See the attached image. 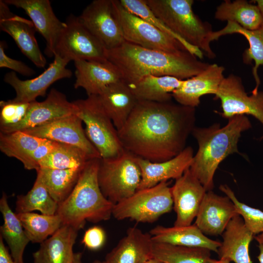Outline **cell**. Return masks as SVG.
<instances>
[{
    "mask_svg": "<svg viewBox=\"0 0 263 263\" xmlns=\"http://www.w3.org/2000/svg\"><path fill=\"white\" fill-rule=\"evenodd\" d=\"M195 108L170 101H138L118 131L126 150L152 162L170 159L185 148L195 128Z\"/></svg>",
    "mask_w": 263,
    "mask_h": 263,
    "instance_id": "obj_1",
    "label": "cell"
},
{
    "mask_svg": "<svg viewBox=\"0 0 263 263\" xmlns=\"http://www.w3.org/2000/svg\"><path fill=\"white\" fill-rule=\"evenodd\" d=\"M105 56L117 67L129 85L149 75L185 80L203 72L210 64L188 51L169 53L126 41L117 47L105 50Z\"/></svg>",
    "mask_w": 263,
    "mask_h": 263,
    "instance_id": "obj_2",
    "label": "cell"
},
{
    "mask_svg": "<svg viewBox=\"0 0 263 263\" xmlns=\"http://www.w3.org/2000/svg\"><path fill=\"white\" fill-rule=\"evenodd\" d=\"M251 127L246 116L237 115L229 118L223 127L215 123L208 127L194 128L192 134L198 149L189 169L207 191L214 188V176L219 164L228 155L239 153L238 143L241 134Z\"/></svg>",
    "mask_w": 263,
    "mask_h": 263,
    "instance_id": "obj_3",
    "label": "cell"
},
{
    "mask_svg": "<svg viewBox=\"0 0 263 263\" xmlns=\"http://www.w3.org/2000/svg\"><path fill=\"white\" fill-rule=\"evenodd\" d=\"M100 159L88 161L70 194L58 204L56 214L63 225L78 230L86 221L98 223L108 220L113 215L114 204L104 196L98 183Z\"/></svg>",
    "mask_w": 263,
    "mask_h": 263,
    "instance_id": "obj_4",
    "label": "cell"
},
{
    "mask_svg": "<svg viewBox=\"0 0 263 263\" xmlns=\"http://www.w3.org/2000/svg\"><path fill=\"white\" fill-rule=\"evenodd\" d=\"M154 15L188 44L208 58L215 54L210 47L213 33L210 23L203 21L193 11V0H145Z\"/></svg>",
    "mask_w": 263,
    "mask_h": 263,
    "instance_id": "obj_5",
    "label": "cell"
},
{
    "mask_svg": "<svg viewBox=\"0 0 263 263\" xmlns=\"http://www.w3.org/2000/svg\"><path fill=\"white\" fill-rule=\"evenodd\" d=\"M76 115L85 124L86 135L99 152L101 158L108 159L121 154L124 149L118 131L103 108L98 95L73 101Z\"/></svg>",
    "mask_w": 263,
    "mask_h": 263,
    "instance_id": "obj_6",
    "label": "cell"
},
{
    "mask_svg": "<svg viewBox=\"0 0 263 263\" xmlns=\"http://www.w3.org/2000/svg\"><path fill=\"white\" fill-rule=\"evenodd\" d=\"M141 176L137 157L125 150L115 157L100 160L99 185L104 196L114 205L137 190Z\"/></svg>",
    "mask_w": 263,
    "mask_h": 263,
    "instance_id": "obj_7",
    "label": "cell"
},
{
    "mask_svg": "<svg viewBox=\"0 0 263 263\" xmlns=\"http://www.w3.org/2000/svg\"><path fill=\"white\" fill-rule=\"evenodd\" d=\"M173 206L170 187L167 181H162L153 187L138 189L115 204L113 216L118 220L129 219L151 223L170 212Z\"/></svg>",
    "mask_w": 263,
    "mask_h": 263,
    "instance_id": "obj_8",
    "label": "cell"
},
{
    "mask_svg": "<svg viewBox=\"0 0 263 263\" xmlns=\"http://www.w3.org/2000/svg\"><path fill=\"white\" fill-rule=\"evenodd\" d=\"M112 3L114 14L126 41L143 48L169 53L188 51L176 38L128 11L119 0H112Z\"/></svg>",
    "mask_w": 263,
    "mask_h": 263,
    "instance_id": "obj_9",
    "label": "cell"
},
{
    "mask_svg": "<svg viewBox=\"0 0 263 263\" xmlns=\"http://www.w3.org/2000/svg\"><path fill=\"white\" fill-rule=\"evenodd\" d=\"M56 41L54 55L71 61L106 59L105 48L81 23L78 17L70 15Z\"/></svg>",
    "mask_w": 263,
    "mask_h": 263,
    "instance_id": "obj_10",
    "label": "cell"
},
{
    "mask_svg": "<svg viewBox=\"0 0 263 263\" xmlns=\"http://www.w3.org/2000/svg\"><path fill=\"white\" fill-rule=\"evenodd\" d=\"M215 96L221 101L224 117L229 119L237 115L249 114L263 125V91L248 95L239 76L230 74L225 77Z\"/></svg>",
    "mask_w": 263,
    "mask_h": 263,
    "instance_id": "obj_11",
    "label": "cell"
},
{
    "mask_svg": "<svg viewBox=\"0 0 263 263\" xmlns=\"http://www.w3.org/2000/svg\"><path fill=\"white\" fill-rule=\"evenodd\" d=\"M78 18L106 50L117 47L125 41L114 14L112 0H93Z\"/></svg>",
    "mask_w": 263,
    "mask_h": 263,
    "instance_id": "obj_12",
    "label": "cell"
},
{
    "mask_svg": "<svg viewBox=\"0 0 263 263\" xmlns=\"http://www.w3.org/2000/svg\"><path fill=\"white\" fill-rule=\"evenodd\" d=\"M82 120L75 114L57 119L43 125L22 132L31 135L77 147L91 159L101 158L87 137Z\"/></svg>",
    "mask_w": 263,
    "mask_h": 263,
    "instance_id": "obj_13",
    "label": "cell"
},
{
    "mask_svg": "<svg viewBox=\"0 0 263 263\" xmlns=\"http://www.w3.org/2000/svg\"><path fill=\"white\" fill-rule=\"evenodd\" d=\"M68 63L67 60L54 55L53 62L38 76L21 80L15 72L11 71L5 75L4 81L15 90L16 94L14 100L33 102L37 97L45 95L48 88L56 81L72 76V71L66 68Z\"/></svg>",
    "mask_w": 263,
    "mask_h": 263,
    "instance_id": "obj_14",
    "label": "cell"
},
{
    "mask_svg": "<svg viewBox=\"0 0 263 263\" xmlns=\"http://www.w3.org/2000/svg\"><path fill=\"white\" fill-rule=\"evenodd\" d=\"M3 0H0V29L11 36L21 53L37 67L44 68L46 59L35 37L36 27L31 20L13 13Z\"/></svg>",
    "mask_w": 263,
    "mask_h": 263,
    "instance_id": "obj_15",
    "label": "cell"
},
{
    "mask_svg": "<svg viewBox=\"0 0 263 263\" xmlns=\"http://www.w3.org/2000/svg\"><path fill=\"white\" fill-rule=\"evenodd\" d=\"M170 189L173 207L176 214L174 226L191 225L197 216L206 189L189 169L175 180Z\"/></svg>",
    "mask_w": 263,
    "mask_h": 263,
    "instance_id": "obj_16",
    "label": "cell"
},
{
    "mask_svg": "<svg viewBox=\"0 0 263 263\" xmlns=\"http://www.w3.org/2000/svg\"><path fill=\"white\" fill-rule=\"evenodd\" d=\"M75 103L69 102L66 95L56 89H52L43 101L30 103L23 120L3 133H9L40 126L57 119L72 114H76Z\"/></svg>",
    "mask_w": 263,
    "mask_h": 263,
    "instance_id": "obj_17",
    "label": "cell"
},
{
    "mask_svg": "<svg viewBox=\"0 0 263 263\" xmlns=\"http://www.w3.org/2000/svg\"><path fill=\"white\" fill-rule=\"evenodd\" d=\"M8 5L22 9L46 42L45 54L54 56L58 36L65 26L55 15L49 0H3Z\"/></svg>",
    "mask_w": 263,
    "mask_h": 263,
    "instance_id": "obj_18",
    "label": "cell"
},
{
    "mask_svg": "<svg viewBox=\"0 0 263 263\" xmlns=\"http://www.w3.org/2000/svg\"><path fill=\"white\" fill-rule=\"evenodd\" d=\"M237 214L235 206L227 196L212 190L205 193L196 217L195 225L205 235H222L231 219Z\"/></svg>",
    "mask_w": 263,
    "mask_h": 263,
    "instance_id": "obj_19",
    "label": "cell"
},
{
    "mask_svg": "<svg viewBox=\"0 0 263 263\" xmlns=\"http://www.w3.org/2000/svg\"><path fill=\"white\" fill-rule=\"evenodd\" d=\"M74 63L75 68L74 87L84 89L88 96L98 95L110 84L124 80L117 67L106 58L77 60Z\"/></svg>",
    "mask_w": 263,
    "mask_h": 263,
    "instance_id": "obj_20",
    "label": "cell"
},
{
    "mask_svg": "<svg viewBox=\"0 0 263 263\" xmlns=\"http://www.w3.org/2000/svg\"><path fill=\"white\" fill-rule=\"evenodd\" d=\"M224 71L222 66L210 64L203 72L184 80L180 87L172 93V98L181 105L195 108L200 104L202 96L216 94L225 78Z\"/></svg>",
    "mask_w": 263,
    "mask_h": 263,
    "instance_id": "obj_21",
    "label": "cell"
},
{
    "mask_svg": "<svg viewBox=\"0 0 263 263\" xmlns=\"http://www.w3.org/2000/svg\"><path fill=\"white\" fill-rule=\"evenodd\" d=\"M193 156V150L188 146L175 157L161 162H152L137 157L142 175L137 190L153 187L170 179L179 178L189 169Z\"/></svg>",
    "mask_w": 263,
    "mask_h": 263,
    "instance_id": "obj_22",
    "label": "cell"
},
{
    "mask_svg": "<svg viewBox=\"0 0 263 263\" xmlns=\"http://www.w3.org/2000/svg\"><path fill=\"white\" fill-rule=\"evenodd\" d=\"M153 241L149 233L133 226L129 228L126 234L106 256L111 263H147L152 258Z\"/></svg>",
    "mask_w": 263,
    "mask_h": 263,
    "instance_id": "obj_23",
    "label": "cell"
},
{
    "mask_svg": "<svg viewBox=\"0 0 263 263\" xmlns=\"http://www.w3.org/2000/svg\"><path fill=\"white\" fill-rule=\"evenodd\" d=\"M222 235L223 241L217 253L219 259L234 263H252L249 247L254 235L239 214L231 219Z\"/></svg>",
    "mask_w": 263,
    "mask_h": 263,
    "instance_id": "obj_24",
    "label": "cell"
},
{
    "mask_svg": "<svg viewBox=\"0 0 263 263\" xmlns=\"http://www.w3.org/2000/svg\"><path fill=\"white\" fill-rule=\"evenodd\" d=\"M77 231L72 226L63 225L33 253L34 263H72Z\"/></svg>",
    "mask_w": 263,
    "mask_h": 263,
    "instance_id": "obj_25",
    "label": "cell"
},
{
    "mask_svg": "<svg viewBox=\"0 0 263 263\" xmlns=\"http://www.w3.org/2000/svg\"><path fill=\"white\" fill-rule=\"evenodd\" d=\"M100 101L117 131L125 125L138 100L124 80L105 87L98 94Z\"/></svg>",
    "mask_w": 263,
    "mask_h": 263,
    "instance_id": "obj_26",
    "label": "cell"
},
{
    "mask_svg": "<svg viewBox=\"0 0 263 263\" xmlns=\"http://www.w3.org/2000/svg\"><path fill=\"white\" fill-rule=\"evenodd\" d=\"M149 233L154 242L205 248L216 253L221 244L220 242L207 237L195 224L172 227L158 225Z\"/></svg>",
    "mask_w": 263,
    "mask_h": 263,
    "instance_id": "obj_27",
    "label": "cell"
},
{
    "mask_svg": "<svg viewBox=\"0 0 263 263\" xmlns=\"http://www.w3.org/2000/svg\"><path fill=\"white\" fill-rule=\"evenodd\" d=\"M183 82L172 76L149 75L128 85L138 101L166 102L171 101L172 93Z\"/></svg>",
    "mask_w": 263,
    "mask_h": 263,
    "instance_id": "obj_28",
    "label": "cell"
},
{
    "mask_svg": "<svg viewBox=\"0 0 263 263\" xmlns=\"http://www.w3.org/2000/svg\"><path fill=\"white\" fill-rule=\"evenodd\" d=\"M236 33L243 35L249 43V48L245 49L243 54V60L245 64H251L253 61L254 62L252 74L256 85L252 93H256L260 84L258 69L260 65H263V24L257 29L250 30L242 27L234 22L227 21L224 28L213 32L211 40L213 41L222 36Z\"/></svg>",
    "mask_w": 263,
    "mask_h": 263,
    "instance_id": "obj_29",
    "label": "cell"
},
{
    "mask_svg": "<svg viewBox=\"0 0 263 263\" xmlns=\"http://www.w3.org/2000/svg\"><path fill=\"white\" fill-rule=\"evenodd\" d=\"M0 211L4 221L0 226V235L8 244L15 263H24V251L30 240L17 214L13 212L9 206L7 197L4 193L0 200Z\"/></svg>",
    "mask_w": 263,
    "mask_h": 263,
    "instance_id": "obj_30",
    "label": "cell"
},
{
    "mask_svg": "<svg viewBox=\"0 0 263 263\" xmlns=\"http://www.w3.org/2000/svg\"><path fill=\"white\" fill-rule=\"evenodd\" d=\"M215 18L221 21H232L250 30L263 24V19L257 5L245 0H225L216 8Z\"/></svg>",
    "mask_w": 263,
    "mask_h": 263,
    "instance_id": "obj_31",
    "label": "cell"
},
{
    "mask_svg": "<svg viewBox=\"0 0 263 263\" xmlns=\"http://www.w3.org/2000/svg\"><path fill=\"white\" fill-rule=\"evenodd\" d=\"M211 251L202 247H188L153 243L152 255L163 263H213Z\"/></svg>",
    "mask_w": 263,
    "mask_h": 263,
    "instance_id": "obj_32",
    "label": "cell"
},
{
    "mask_svg": "<svg viewBox=\"0 0 263 263\" xmlns=\"http://www.w3.org/2000/svg\"><path fill=\"white\" fill-rule=\"evenodd\" d=\"M83 168L66 169L40 168L37 172L51 196L59 204L72 191Z\"/></svg>",
    "mask_w": 263,
    "mask_h": 263,
    "instance_id": "obj_33",
    "label": "cell"
},
{
    "mask_svg": "<svg viewBox=\"0 0 263 263\" xmlns=\"http://www.w3.org/2000/svg\"><path fill=\"white\" fill-rule=\"evenodd\" d=\"M58 204L52 198L41 178L37 175L34 184L25 195L17 196L16 213L38 210L41 214L52 215L56 213Z\"/></svg>",
    "mask_w": 263,
    "mask_h": 263,
    "instance_id": "obj_34",
    "label": "cell"
},
{
    "mask_svg": "<svg viewBox=\"0 0 263 263\" xmlns=\"http://www.w3.org/2000/svg\"><path fill=\"white\" fill-rule=\"evenodd\" d=\"M30 242L41 243L52 235L62 225L56 214L52 215L33 212L16 213Z\"/></svg>",
    "mask_w": 263,
    "mask_h": 263,
    "instance_id": "obj_35",
    "label": "cell"
},
{
    "mask_svg": "<svg viewBox=\"0 0 263 263\" xmlns=\"http://www.w3.org/2000/svg\"><path fill=\"white\" fill-rule=\"evenodd\" d=\"M91 158L82 149L59 143L58 146L39 163L40 168L66 169L82 168Z\"/></svg>",
    "mask_w": 263,
    "mask_h": 263,
    "instance_id": "obj_36",
    "label": "cell"
},
{
    "mask_svg": "<svg viewBox=\"0 0 263 263\" xmlns=\"http://www.w3.org/2000/svg\"><path fill=\"white\" fill-rule=\"evenodd\" d=\"M46 140L22 131L9 133L0 132V150L6 156L15 158L22 163L27 157Z\"/></svg>",
    "mask_w": 263,
    "mask_h": 263,
    "instance_id": "obj_37",
    "label": "cell"
},
{
    "mask_svg": "<svg viewBox=\"0 0 263 263\" xmlns=\"http://www.w3.org/2000/svg\"><path fill=\"white\" fill-rule=\"evenodd\" d=\"M122 5L130 12L145 20L162 32L173 37L181 42L191 53L200 59L203 57V53L199 49L188 44L169 28L157 18L147 4L145 0H120Z\"/></svg>",
    "mask_w": 263,
    "mask_h": 263,
    "instance_id": "obj_38",
    "label": "cell"
},
{
    "mask_svg": "<svg viewBox=\"0 0 263 263\" xmlns=\"http://www.w3.org/2000/svg\"><path fill=\"white\" fill-rule=\"evenodd\" d=\"M219 188L233 203L237 214L242 218L247 229L254 236L263 233V211L239 201L226 185H221Z\"/></svg>",
    "mask_w": 263,
    "mask_h": 263,
    "instance_id": "obj_39",
    "label": "cell"
},
{
    "mask_svg": "<svg viewBox=\"0 0 263 263\" xmlns=\"http://www.w3.org/2000/svg\"><path fill=\"white\" fill-rule=\"evenodd\" d=\"M31 102H19L13 99L0 102V132L22 122L25 118Z\"/></svg>",
    "mask_w": 263,
    "mask_h": 263,
    "instance_id": "obj_40",
    "label": "cell"
},
{
    "mask_svg": "<svg viewBox=\"0 0 263 263\" xmlns=\"http://www.w3.org/2000/svg\"><path fill=\"white\" fill-rule=\"evenodd\" d=\"M58 144L56 141L46 140L27 157L22 163L24 168L37 171L40 169V162L51 153Z\"/></svg>",
    "mask_w": 263,
    "mask_h": 263,
    "instance_id": "obj_41",
    "label": "cell"
},
{
    "mask_svg": "<svg viewBox=\"0 0 263 263\" xmlns=\"http://www.w3.org/2000/svg\"><path fill=\"white\" fill-rule=\"evenodd\" d=\"M6 43L0 41V67L11 69L14 72L29 76L35 74V71L23 62L13 59L5 53Z\"/></svg>",
    "mask_w": 263,
    "mask_h": 263,
    "instance_id": "obj_42",
    "label": "cell"
},
{
    "mask_svg": "<svg viewBox=\"0 0 263 263\" xmlns=\"http://www.w3.org/2000/svg\"><path fill=\"white\" fill-rule=\"evenodd\" d=\"M106 239V233L104 229L100 226H94L85 231L82 243L88 249L96 250L103 246Z\"/></svg>",
    "mask_w": 263,
    "mask_h": 263,
    "instance_id": "obj_43",
    "label": "cell"
},
{
    "mask_svg": "<svg viewBox=\"0 0 263 263\" xmlns=\"http://www.w3.org/2000/svg\"><path fill=\"white\" fill-rule=\"evenodd\" d=\"M0 235V263H16Z\"/></svg>",
    "mask_w": 263,
    "mask_h": 263,
    "instance_id": "obj_44",
    "label": "cell"
},
{
    "mask_svg": "<svg viewBox=\"0 0 263 263\" xmlns=\"http://www.w3.org/2000/svg\"><path fill=\"white\" fill-rule=\"evenodd\" d=\"M82 254L80 252L75 253L74 258L72 263H82Z\"/></svg>",
    "mask_w": 263,
    "mask_h": 263,
    "instance_id": "obj_45",
    "label": "cell"
},
{
    "mask_svg": "<svg viewBox=\"0 0 263 263\" xmlns=\"http://www.w3.org/2000/svg\"><path fill=\"white\" fill-rule=\"evenodd\" d=\"M259 249V254L257 256V259L260 263H263V245L258 244Z\"/></svg>",
    "mask_w": 263,
    "mask_h": 263,
    "instance_id": "obj_46",
    "label": "cell"
},
{
    "mask_svg": "<svg viewBox=\"0 0 263 263\" xmlns=\"http://www.w3.org/2000/svg\"><path fill=\"white\" fill-rule=\"evenodd\" d=\"M254 1H256L257 3V7L259 10L260 13L263 19V0H256Z\"/></svg>",
    "mask_w": 263,
    "mask_h": 263,
    "instance_id": "obj_47",
    "label": "cell"
},
{
    "mask_svg": "<svg viewBox=\"0 0 263 263\" xmlns=\"http://www.w3.org/2000/svg\"><path fill=\"white\" fill-rule=\"evenodd\" d=\"M254 238L258 243V244L263 245V233L254 236Z\"/></svg>",
    "mask_w": 263,
    "mask_h": 263,
    "instance_id": "obj_48",
    "label": "cell"
},
{
    "mask_svg": "<svg viewBox=\"0 0 263 263\" xmlns=\"http://www.w3.org/2000/svg\"><path fill=\"white\" fill-rule=\"evenodd\" d=\"M147 263H163V262L154 258H151Z\"/></svg>",
    "mask_w": 263,
    "mask_h": 263,
    "instance_id": "obj_49",
    "label": "cell"
},
{
    "mask_svg": "<svg viewBox=\"0 0 263 263\" xmlns=\"http://www.w3.org/2000/svg\"><path fill=\"white\" fill-rule=\"evenodd\" d=\"M213 263H230V262L226 260L219 259V260H215Z\"/></svg>",
    "mask_w": 263,
    "mask_h": 263,
    "instance_id": "obj_50",
    "label": "cell"
},
{
    "mask_svg": "<svg viewBox=\"0 0 263 263\" xmlns=\"http://www.w3.org/2000/svg\"><path fill=\"white\" fill-rule=\"evenodd\" d=\"M91 263H111L108 262V261L106 260L104 261H100V260H96Z\"/></svg>",
    "mask_w": 263,
    "mask_h": 263,
    "instance_id": "obj_51",
    "label": "cell"
}]
</instances>
